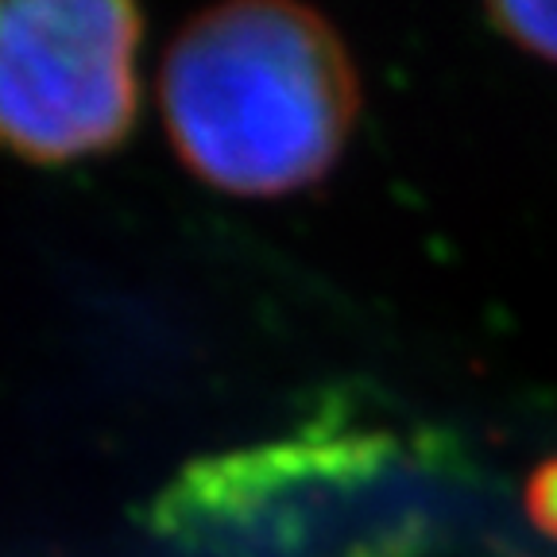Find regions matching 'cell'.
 <instances>
[{"label": "cell", "mask_w": 557, "mask_h": 557, "mask_svg": "<svg viewBox=\"0 0 557 557\" xmlns=\"http://www.w3.org/2000/svg\"><path fill=\"white\" fill-rule=\"evenodd\" d=\"M159 104L198 183L240 198H283L322 183L337 163L360 113V82L318 12L236 0L174 35Z\"/></svg>", "instance_id": "obj_1"}, {"label": "cell", "mask_w": 557, "mask_h": 557, "mask_svg": "<svg viewBox=\"0 0 557 557\" xmlns=\"http://www.w3.org/2000/svg\"><path fill=\"white\" fill-rule=\"evenodd\" d=\"M403 461L364 430L313 426L183 465L151 499V531L174 557H407L414 527L399 507Z\"/></svg>", "instance_id": "obj_2"}, {"label": "cell", "mask_w": 557, "mask_h": 557, "mask_svg": "<svg viewBox=\"0 0 557 557\" xmlns=\"http://www.w3.org/2000/svg\"><path fill=\"white\" fill-rule=\"evenodd\" d=\"M487 16H492V24H496L507 39H515L522 51L557 62V4L515 0V4H492Z\"/></svg>", "instance_id": "obj_4"}, {"label": "cell", "mask_w": 557, "mask_h": 557, "mask_svg": "<svg viewBox=\"0 0 557 557\" xmlns=\"http://www.w3.org/2000/svg\"><path fill=\"white\" fill-rule=\"evenodd\" d=\"M144 20L116 0H0V151L27 163L109 156L139 113Z\"/></svg>", "instance_id": "obj_3"}, {"label": "cell", "mask_w": 557, "mask_h": 557, "mask_svg": "<svg viewBox=\"0 0 557 557\" xmlns=\"http://www.w3.org/2000/svg\"><path fill=\"white\" fill-rule=\"evenodd\" d=\"M534 511H539L542 527L557 531V469L542 472L539 484H534Z\"/></svg>", "instance_id": "obj_5"}]
</instances>
